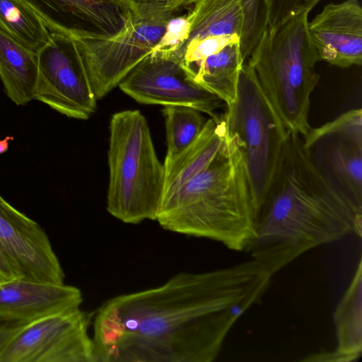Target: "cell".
<instances>
[{
	"instance_id": "obj_24",
	"label": "cell",
	"mask_w": 362,
	"mask_h": 362,
	"mask_svg": "<svg viewBox=\"0 0 362 362\" xmlns=\"http://www.w3.org/2000/svg\"><path fill=\"white\" fill-rule=\"evenodd\" d=\"M320 1L263 0L267 28H275L297 16L308 14Z\"/></svg>"
},
{
	"instance_id": "obj_14",
	"label": "cell",
	"mask_w": 362,
	"mask_h": 362,
	"mask_svg": "<svg viewBox=\"0 0 362 362\" xmlns=\"http://www.w3.org/2000/svg\"><path fill=\"white\" fill-rule=\"evenodd\" d=\"M320 60L340 68L362 63V8L358 0L327 4L308 23Z\"/></svg>"
},
{
	"instance_id": "obj_1",
	"label": "cell",
	"mask_w": 362,
	"mask_h": 362,
	"mask_svg": "<svg viewBox=\"0 0 362 362\" xmlns=\"http://www.w3.org/2000/svg\"><path fill=\"white\" fill-rule=\"evenodd\" d=\"M272 276L252 259L112 298L93 319L97 362H211Z\"/></svg>"
},
{
	"instance_id": "obj_9",
	"label": "cell",
	"mask_w": 362,
	"mask_h": 362,
	"mask_svg": "<svg viewBox=\"0 0 362 362\" xmlns=\"http://www.w3.org/2000/svg\"><path fill=\"white\" fill-rule=\"evenodd\" d=\"M301 137L318 173L344 197L362 208V110H350Z\"/></svg>"
},
{
	"instance_id": "obj_6",
	"label": "cell",
	"mask_w": 362,
	"mask_h": 362,
	"mask_svg": "<svg viewBox=\"0 0 362 362\" xmlns=\"http://www.w3.org/2000/svg\"><path fill=\"white\" fill-rule=\"evenodd\" d=\"M229 134L242 152L255 215L262 205L283 150L288 132L245 62L234 103L223 113Z\"/></svg>"
},
{
	"instance_id": "obj_22",
	"label": "cell",
	"mask_w": 362,
	"mask_h": 362,
	"mask_svg": "<svg viewBox=\"0 0 362 362\" xmlns=\"http://www.w3.org/2000/svg\"><path fill=\"white\" fill-rule=\"evenodd\" d=\"M168 151L173 157L189 146L199 135L208 119L202 112L185 105H168L163 109Z\"/></svg>"
},
{
	"instance_id": "obj_5",
	"label": "cell",
	"mask_w": 362,
	"mask_h": 362,
	"mask_svg": "<svg viewBox=\"0 0 362 362\" xmlns=\"http://www.w3.org/2000/svg\"><path fill=\"white\" fill-rule=\"evenodd\" d=\"M110 133L107 211L125 223L156 221L165 169L145 117L137 110L118 112L111 117Z\"/></svg>"
},
{
	"instance_id": "obj_28",
	"label": "cell",
	"mask_w": 362,
	"mask_h": 362,
	"mask_svg": "<svg viewBox=\"0 0 362 362\" xmlns=\"http://www.w3.org/2000/svg\"><path fill=\"white\" fill-rule=\"evenodd\" d=\"M13 137L6 136L3 140H0V155L5 153L8 148V141L13 140Z\"/></svg>"
},
{
	"instance_id": "obj_10",
	"label": "cell",
	"mask_w": 362,
	"mask_h": 362,
	"mask_svg": "<svg viewBox=\"0 0 362 362\" xmlns=\"http://www.w3.org/2000/svg\"><path fill=\"white\" fill-rule=\"evenodd\" d=\"M90 322L78 308L25 324L1 351L0 362H97Z\"/></svg>"
},
{
	"instance_id": "obj_15",
	"label": "cell",
	"mask_w": 362,
	"mask_h": 362,
	"mask_svg": "<svg viewBox=\"0 0 362 362\" xmlns=\"http://www.w3.org/2000/svg\"><path fill=\"white\" fill-rule=\"evenodd\" d=\"M81 290L75 286L16 278L0 284V324H27L80 308Z\"/></svg>"
},
{
	"instance_id": "obj_8",
	"label": "cell",
	"mask_w": 362,
	"mask_h": 362,
	"mask_svg": "<svg viewBox=\"0 0 362 362\" xmlns=\"http://www.w3.org/2000/svg\"><path fill=\"white\" fill-rule=\"evenodd\" d=\"M121 90L144 104L185 105L218 119L224 103L194 79L174 49L158 45L120 82Z\"/></svg>"
},
{
	"instance_id": "obj_17",
	"label": "cell",
	"mask_w": 362,
	"mask_h": 362,
	"mask_svg": "<svg viewBox=\"0 0 362 362\" xmlns=\"http://www.w3.org/2000/svg\"><path fill=\"white\" fill-rule=\"evenodd\" d=\"M227 133L223 113L218 119L210 117L189 146L173 157H165L162 199L182 186L211 161L221 147Z\"/></svg>"
},
{
	"instance_id": "obj_25",
	"label": "cell",
	"mask_w": 362,
	"mask_h": 362,
	"mask_svg": "<svg viewBox=\"0 0 362 362\" xmlns=\"http://www.w3.org/2000/svg\"><path fill=\"white\" fill-rule=\"evenodd\" d=\"M132 4H156L176 12L181 8L192 5L195 0H127Z\"/></svg>"
},
{
	"instance_id": "obj_18",
	"label": "cell",
	"mask_w": 362,
	"mask_h": 362,
	"mask_svg": "<svg viewBox=\"0 0 362 362\" xmlns=\"http://www.w3.org/2000/svg\"><path fill=\"white\" fill-rule=\"evenodd\" d=\"M185 15L179 51L192 41L212 36L236 35L241 38L243 10L239 0H195Z\"/></svg>"
},
{
	"instance_id": "obj_11",
	"label": "cell",
	"mask_w": 362,
	"mask_h": 362,
	"mask_svg": "<svg viewBox=\"0 0 362 362\" xmlns=\"http://www.w3.org/2000/svg\"><path fill=\"white\" fill-rule=\"evenodd\" d=\"M38 76L34 100L68 117L88 119L96 110V100L75 42L52 33L37 52Z\"/></svg>"
},
{
	"instance_id": "obj_7",
	"label": "cell",
	"mask_w": 362,
	"mask_h": 362,
	"mask_svg": "<svg viewBox=\"0 0 362 362\" xmlns=\"http://www.w3.org/2000/svg\"><path fill=\"white\" fill-rule=\"evenodd\" d=\"M124 29L106 39H74L97 100L110 93L162 42L175 11L156 4H132Z\"/></svg>"
},
{
	"instance_id": "obj_16",
	"label": "cell",
	"mask_w": 362,
	"mask_h": 362,
	"mask_svg": "<svg viewBox=\"0 0 362 362\" xmlns=\"http://www.w3.org/2000/svg\"><path fill=\"white\" fill-rule=\"evenodd\" d=\"M362 260L360 257L349 286L334 313L337 344L301 359L313 362H353L362 354Z\"/></svg>"
},
{
	"instance_id": "obj_13",
	"label": "cell",
	"mask_w": 362,
	"mask_h": 362,
	"mask_svg": "<svg viewBox=\"0 0 362 362\" xmlns=\"http://www.w3.org/2000/svg\"><path fill=\"white\" fill-rule=\"evenodd\" d=\"M0 250L20 278L64 282V273L42 227L0 195Z\"/></svg>"
},
{
	"instance_id": "obj_12",
	"label": "cell",
	"mask_w": 362,
	"mask_h": 362,
	"mask_svg": "<svg viewBox=\"0 0 362 362\" xmlns=\"http://www.w3.org/2000/svg\"><path fill=\"white\" fill-rule=\"evenodd\" d=\"M52 33L73 39L101 40L122 31L132 15L127 0H19Z\"/></svg>"
},
{
	"instance_id": "obj_26",
	"label": "cell",
	"mask_w": 362,
	"mask_h": 362,
	"mask_svg": "<svg viewBox=\"0 0 362 362\" xmlns=\"http://www.w3.org/2000/svg\"><path fill=\"white\" fill-rule=\"evenodd\" d=\"M23 325L25 324H0V353L11 339V338L23 326Z\"/></svg>"
},
{
	"instance_id": "obj_3",
	"label": "cell",
	"mask_w": 362,
	"mask_h": 362,
	"mask_svg": "<svg viewBox=\"0 0 362 362\" xmlns=\"http://www.w3.org/2000/svg\"><path fill=\"white\" fill-rule=\"evenodd\" d=\"M156 221L165 230L247 252L256 215L242 152L228 132L201 171L162 199Z\"/></svg>"
},
{
	"instance_id": "obj_2",
	"label": "cell",
	"mask_w": 362,
	"mask_h": 362,
	"mask_svg": "<svg viewBox=\"0 0 362 362\" xmlns=\"http://www.w3.org/2000/svg\"><path fill=\"white\" fill-rule=\"evenodd\" d=\"M361 232L362 208L314 168L300 136L288 133L247 252L274 275L310 250Z\"/></svg>"
},
{
	"instance_id": "obj_20",
	"label": "cell",
	"mask_w": 362,
	"mask_h": 362,
	"mask_svg": "<svg viewBox=\"0 0 362 362\" xmlns=\"http://www.w3.org/2000/svg\"><path fill=\"white\" fill-rule=\"evenodd\" d=\"M245 62L240 42H234L202 60L185 64L199 84L229 105L236 99Z\"/></svg>"
},
{
	"instance_id": "obj_19",
	"label": "cell",
	"mask_w": 362,
	"mask_h": 362,
	"mask_svg": "<svg viewBox=\"0 0 362 362\" xmlns=\"http://www.w3.org/2000/svg\"><path fill=\"white\" fill-rule=\"evenodd\" d=\"M37 76V53L0 29V79L7 96L17 105L34 100Z\"/></svg>"
},
{
	"instance_id": "obj_21",
	"label": "cell",
	"mask_w": 362,
	"mask_h": 362,
	"mask_svg": "<svg viewBox=\"0 0 362 362\" xmlns=\"http://www.w3.org/2000/svg\"><path fill=\"white\" fill-rule=\"evenodd\" d=\"M0 29L36 53L51 39L41 18L19 0H0Z\"/></svg>"
},
{
	"instance_id": "obj_23",
	"label": "cell",
	"mask_w": 362,
	"mask_h": 362,
	"mask_svg": "<svg viewBox=\"0 0 362 362\" xmlns=\"http://www.w3.org/2000/svg\"><path fill=\"white\" fill-rule=\"evenodd\" d=\"M243 10V30L240 38L243 57L246 61L267 28L263 0H239Z\"/></svg>"
},
{
	"instance_id": "obj_27",
	"label": "cell",
	"mask_w": 362,
	"mask_h": 362,
	"mask_svg": "<svg viewBox=\"0 0 362 362\" xmlns=\"http://www.w3.org/2000/svg\"><path fill=\"white\" fill-rule=\"evenodd\" d=\"M16 278L20 277L0 250V284Z\"/></svg>"
},
{
	"instance_id": "obj_4",
	"label": "cell",
	"mask_w": 362,
	"mask_h": 362,
	"mask_svg": "<svg viewBox=\"0 0 362 362\" xmlns=\"http://www.w3.org/2000/svg\"><path fill=\"white\" fill-rule=\"evenodd\" d=\"M308 14L266 28L247 62L288 133L303 136L310 129V96L318 83L320 61L308 30Z\"/></svg>"
}]
</instances>
